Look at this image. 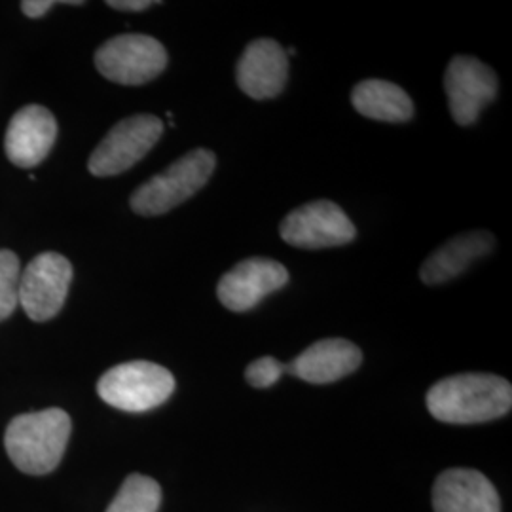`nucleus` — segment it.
<instances>
[{
  "mask_svg": "<svg viewBox=\"0 0 512 512\" xmlns=\"http://www.w3.org/2000/svg\"><path fill=\"white\" fill-rule=\"evenodd\" d=\"M217 158L211 150L198 148L169 165L160 175L139 186L131 196V209L143 217L164 215L200 192L211 179Z\"/></svg>",
  "mask_w": 512,
  "mask_h": 512,
  "instance_id": "7ed1b4c3",
  "label": "nucleus"
},
{
  "mask_svg": "<svg viewBox=\"0 0 512 512\" xmlns=\"http://www.w3.org/2000/svg\"><path fill=\"white\" fill-rule=\"evenodd\" d=\"M289 283V272L283 264L270 258H247L222 275L217 296L230 311L253 310L266 296Z\"/></svg>",
  "mask_w": 512,
  "mask_h": 512,
  "instance_id": "9d476101",
  "label": "nucleus"
},
{
  "mask_svg": "<svg viewBox=\"0 0 512 512\" xmlns=\"http://www.w3.org/2000/svg\"><path fill=\"white\" fill-rule=\"evenodd\" d=\"M160 503L162 488L156 480L148 476L131 475L124 480L107 512H158Z\"/></svg>",
  "mask_w": 512,
  "mask_h": 512,
  "instance_id": "f3484780",
  "label": "nucleus"
},
{
  "mask_svg": "<svg viewBox=\"0 0 512 512\" xmlns=\"http://www.w3.org/2000/svg\"><path fill=\"white\" fill-rule=\"evenodd\" d=\"M57 124L54 114L44 107L29 105L18 110L6 131L4 150L18 167H35L54 147Z\"/></svg>",
  "mask_w": 512,
  "mask_h": 512,
  "instance_id": "f8f14e48",
  "label": "nucleus"
},
{
  "mask_svg": "<svg viewBox=\"0 0 512 512\" xmlns=\"http://www.w3.org/2000/svg\"><path fill=\"white\" fill-rule=\"evenodd\" d=\"M285 372H287V365L279 363L274 357H260L255 363L247 366L245 378L256 389H264L274 385Z\"/></svg>",
  "mask_w": 512,
  "mask_h": 512,
  "instance_id": "6ab92c4d",
  "label": "nucleus"
},
{
  "mask_svg": "<svg viewBox=\"0 0 512 512\" xmlns=\"http://www.w3.org/2000/svg\"><path fill=\"white\" fill-rule=\"evenodd\" d=\"M236 76L241 92L258 101L272 99L289 78L287 52L272 38H256L241 55Z\"/></svg>",
  "mask_w": 512,
  "mask_h": 512,
  "instance_id": "9b49d317",
  "label": "nucleus"
},
{
  "mask_svg": "<svg viewBox=\"0 0 512 512\" xmlns=\"http://www.w3.org/2000/svg\"><path fill=\"white\" fill-rule=\"evenodd\" d=\"M95 67L110 82L141 86L164 73L167 52L162 42L148 35H120L97 50Z\"/></svg>",
  "mask_w": 512,
  "mask_h": 512,
  "instance_id": "423d86ee",
  "label": "nucleus"
},
{
  "mask_svg": "<svg viewBox=\"0 0 512 512\" xmlns=\"http://www.w3.org/2000/svg\"><path fill=\"white\" fill-rule=\"evenodd\" d=\"M281 238L298 249H327L351 243L357 230L340 205L319 200L306 203L281 222Z\"/></svg>",
  "mask_w": 512,
  "mask_h": 512,
  "instance_id": "6e6552de",
  "label": "nucleus"
},
{
  "mask_svg": "<svg viewBox=\"0 0 512 512\" xmlns=\"http://www.w3.org/2000/svg\"><path fill=\"white\" fill-rule=\"evenodd\" d=\"M175 391L173 374L156 363L131 361L107 370L97 393L105 403L124 412H147L164 404Z\"/></svg>",
  "mask_w": 512,
  "mask_h": 512,
  "instance_id": "20e7f679",
  "label": "nucleus"
},
{
  "mask_svg": "<svg viewBox=\"0 0 512 512\" xmlns=\"http://www.w3.org/2000/svg\"><path fill=\"white\" fill-rule=\"evenodd\" d=\"M494 236L490 232H469L444 243L421 266L420 277L425 285H442L463 274L473 262L490 255Z\"/></svg>",
  "mask_w": 512,
  "mask_h": 512,
  "instance_id": "2eb2a0df",
  "label": "nucleus"
},
{
  "mask_svg": "<svg viewBox=\"0 0 512 512\" xmlns=\"http://www.w3.org/2000/svg\"><path fill=\"white\" fill-rule=\"evenodd\" d=\"M19 258L12 251H0V321L8 319L19 304Z\"/></svg>",
  "mask_w": 512,
  "mask_h": 512,
  "instance_id": "a211bd4d",
  "label": "nucleus"
},
{
  "mask_svg": "<svg viewBox=\"0 0 512 512\" xmlns=\"http://www.w3.org/2000/svg\"><path fill=\"white\" fill-rule=\"evenodd\" d=\"M351 103L365 118L378 122H408L414 103L401 86L387 80H363L351 92Z\"/></svg>",
  "mask_w": 512,
  "mask_h": 512,
  "instance_id": "dca6fc26",
  "label": "nucleus"
},
{
  "mask_svg": "<svg viewBox=\"0 0 512 512\" xmlns=\"http://www.w3.org/2000/svg\"><path fill=\"white\" fill-rule=\"evenodd\" d=\"M54 4L52 0H25L21 2V10L29 18H42L46 12H50Z\"/></svg>",
  "mask_w": 512,
  "mask_h": 512,
  "instance_id": "aec40b11",
  "label": "nucleus"
},
{
  "mask_svg": "<svg viewBox=\"0 0 512 512\" xmlns=\"http://www.w3.org/2000/svg\"><path fill=\"white\" fill-rule=\"evenodd\" d=\"M511 406V384L494 374L450 376L427 393V410L433 418L454 425L497 420L509 414Z\"/></svg>",
  "mask_w": 512,
  "mask_h": 512,
  "instance_id": "f257e3e1",
  "label": "nucleus"
},
{
  "mask_svg": "<svg viewBox=\"0 0 512 512\" xmlns=\"http://www.w3.org/2000/svg\"><path fill=\"white\" fill-rule=\"evenodd\" d=\"M164 133V122L152 114H135L118 122L93 150L88 169L95 177H114L141 162Z\"/></svg>",
  "mask_w": 512,
  "mask_h": 512,
  "instance_id": "39448f33",
  "label": "nucleus"
},
{
  "mask_svg": "<svg viewBox=\"0 0 512 512\" xmlns=\"http://www.w3.org/2000/svg\"><path fill=\"white\" fill-rule=\"evenodd\" d=\"M154 4H160V2H152V0H110V8H116V10H124V12H143Z\"/></svg>",
  "mask_w": 512,
  "mask_h": 512,
  "instance_id": "412c9836",
  "label": "nucleus"
},
{
  "mask_svg": "<svg viewBox=\"0 0 512 512\" xmlns=\"http://www.w3.org/2000/svg\"><path fill=\"white\" fill-rule=\"evenodd\" d=\"M497 88L494 71L471 55H456L444 74L450 112L459 126L476 122L482 109L494 101Z\"/></svg>",
  "mask_w": 512,
  "mask_h": 512,
  "instance_id": "1a4fd4ad",
  "label": "nucleus"
},
{
  "mask_svg": "<svg viewBox=\"0 0 512 512\" xmlns=\"http://www.w3.org/2000/svg\"><path fill=\"white\" fill-rule=\"evenodd\" d=\"M435 512H501L494 484L473 469H450L433 488Z\"/></svg>",
  "mask_w": 512,
  "mask_h": 512,
  "instance_id": "ddd939ff",
  "label": "nucleus"
},
{
  "mask_svg": "<svg viewBox=\"0 0 512 512\" xmlns=\"http://www.w3.org/2000/svg\"><path fill=\"white\" fill-rule=\"evenodd\" d=\"M363 363V353L344 338L319 340L302 351L287 372L310 384H332L355 372Z\"/></svg>",
  "mask_w": 512,
  "mask_h": 512,
  "instance_id": "4468645a",
  "label": "nucleus"
},
{
  "mask_svg": "<svg viewBox=\"0 0 512 512\" xmlns=\"http://www.w3.org/2000/svg\"><path fill=\"white\" fill-rule=\"evenodd\" d=\"M71 437V418L61 408L21 414L10 421L4 446L19 471L27 475L52 473Z\"/></svg>",
  "mask_w": 512,
  "mask_h": 512,
  "instance_id": "f03ea898",
  "label": "nucleus"
},
{
  "mask_svg": "<svg viewBox=\"0 0 512 512\" xmlns=\"http://www.w3.org/2000/svg\"><path fill=\"white\" fill-rule=\"evenodd\" d=\"M73 281L71 262L59 253L38 255L19 277V304L33 321L55 317Z\"/></svg>",
  "mask_w": 512,
  "mask_h": 512,
  "instance_id": "0eeeda50",
  "label": "nucleus"
}]
</instances>
